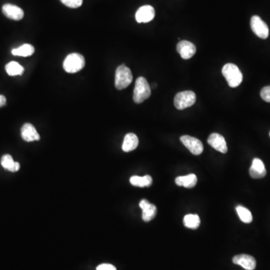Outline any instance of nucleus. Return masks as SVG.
Wrapping results in <instances>:
<instances>
[{
    "label": "nucleus",
    "mask_w": 270,
    "mask_h": 270,
    "mask_svg": "<svg viewBox=\"0 0 270 270\" xmlns=\"http://www.w3.org/2000/svg\"><path fill=\"white\" fill-rule=\"evenodd\" d=\"M222 72L231 87L236 88L241 84L243 74L237 65L232 63L226 64L222 68Z\"/></svg>",
    "instance_id": "obj_1"
},
{
    "label": "nucleus",
    "mask_w": 270,
    "mask_h": 270,
    "mask_svg": "<svg viewBox=\"0 0 270 270\" xmlns=\"http://www.w3.org/2000/svg\"><path fill=\"white\" fill-rule=\"evenodd\" d=\"M151 95V89L147 79L144 77H139L137 79L134 86L133 99L137 104L144 102Z\"/></svg>",
    "instance_id": "obj_2"
},
{
    "label": "nucleus",
    "mask_w": 270,
    "mask_h": 270,
    "mask_svg": "<svg viewBox=\"0 0 270 270\" xmlns=\"http://www.w3.org/2000/svg\"><path fill=\"white\" fill-rule=\"evenodd\" d=\"M85 66V59L77 53H70L63 62V68L66 72L76 73L83 69Z\"/></svg>",
    "instance_id": "obj_3"
},
{
    "label": "nucleus",
    "mask_w": 270,
    "mask_h": 270,
    "mask_svg": "<svg viewBox=\"0 0 270 270\" xmlns=\"http://www.w3.org/2000/svg\"><path fill=\"white\" fill-rule=\"evenodd\" d=\"M133 80L132 73L129 68L125 65H119L116 68L115 74V86L119 90L128 87Z\"/></svg>",
    "instance_id": "obj_4"
},
{
    "label": "nucleus",
    "mask_w": 270,
    "mask_h": 270,
    "mask_svg": "<svg viewBox=\"0 0 270 270\" xmlns=\"http://www.w3.org/2000/svg\"><path fill=\"white\" fill-rule=\"evenodd\" d=\"M196 101V95L192 91L179 92L174 98V105L178 110H184L193 105Z\"/></svg>",
    "instance_id": "obj_5"
},
{
    "label": "nucleus",
    "mask_w": 270,
    "mask_h": 270,
    "mask_svg": "<svg viewBox=\"0 0 270 270\" xmlns=\"http://www.w3.org/2000/svg\"><path fill=\"white\" fill-rule=\"evenodd\" d=\"M251 28H252L254 33L259 38H262V39L268 38L269 33H270L268 26L259 16L255 15L252 17Z\"/></svg>",
    "instance_id": "obj_6"
},
{
    "label": "nucleus",
    "mask_w": 270,
    "mask_h": 270,
    "mask_svg": "<svg viewBox=\"0 0 270 270\" xmlns=\"http://www.w3.org/2000/svg\"><path fill=\"white\" fill-rule=\"evenodd\" d=\"M180 141L186 148L189 149L192 154L195 156H199L204 151L202 142L198 138L189 136V135H184L180 138Z\"/></svg>",
    "instance_id": "obj_7"
},
{
    "label": "nucleus",
    "mask_w": 270,
    "mask_h": 270,
    "mask_svg": "<svg viewBox=\"0 0 270 270\" xmlns=\"http://www.w3.org/2000/svg\"><path fill=\"white\" fill-rule=\"evenodd\" d=\"M156 11L153 6L148 5H144L137 11L135 18L138 23H148L154 19Z\"/></svg>",
    "instance_id": "obj_8"
},
{
    "label": "nucleus",
    "mask_w": 270,
    "mask_h": 270,
    "mask_svg": "<svg viewBox=\"0 0 270 270\" xmlns=\"http://www.w3.org/2000/svg\"><path fill=\"white\" fill-rule=\"evenodd\" d=\"M207 142L213 148L220 153H226L228 152V146L225 138L218 133L210 134Z\"/></svg>",
    "instance_id": "obj_9"
},
{
    "label": "nucleus",
    "mask_w": 270,
    "mask_h": 270,
    "mask_svg": "<svg viewBox=\"0 0 270 270\" xmlns=\"http://www.w3.org/2000/svg\"><path fill=\"white\" fill-rule=\"evenodd\" d=\"M177 50L183 59H189L196 53V47L193 43L189 41H180L177 44Z\"/></svg>",
    "instance_id": "obj_10"
},
{
    "label": "nucleus",
    "mask_w": 270,
    "mask_h": 270,
    "mask_svg": "<svg viewBox=\"0 0 270 270\" xmlns=\"http://www.w3.org/2000/svg\"><path fill=\"white\" fill-rule=\"evenodd\" d=\"M233 263L241 266L246 270H254L256 267V260L249 255H239L234 257Z\"/></svg>",
    "instance_id": "obj_11"
},
{
    "label": "nucleus",
    "mask_w": 270,
    "mask_h": 270,
    "mask_svg": "<svg viewBox=\"0 0 270 270\" xmlns=\"http://www.w3.org/2000/svg\"><path fill=\"white\" fill-rule=\"evenodd\" d=\"M2 12L8 18L14 20H20L24 16L23 9L12 4H5L2 6Z\"/></svg>",
    "instance_id": "obj_12"
},
{
    "label": "nucleus",
    "mask_w": 270,
    "mask_h": 270,
    "mask_svg": "<svg viewBox=\"0 0 270 270\" xmlns=\"http://www.w3.org/2000/svg\"><path fill=\"white\" fill-rule=\"evenodd\" d=\"M139 205L142 209V219L144 222H150L156 217L157 214V208L154 204H150L148 201L144 199L140 202Z\"/></svg>",
    "instance_id": "obj_13"
},
{
    "label": "nucleus",
    "mask_w": 270,
    "mask_h": 270,
    "mask_svg": "<svg viewBox=\"0 0 270 270\" xmlns=\"http://www.w3.org/2000/svg\"><path fill=\"white\" fill-rule=\"evenodd\" d=\"M21 137L26 142L39 141L40 135L35 127L30 123H26L21 128Z\"/></svg>",
    "instance_id": "obj_14"
},
{
    "label": "nucleus",
    "mask_w": 270,
    "mask_h": 270,
    "mask_svg": "<svg viewBox=\"0 0 270 270\" xmlns=\"http://www.w3.org/2000/svg\"><path fill=\"white\" fill-rule=\"evenodd\" d=\"M251 177L254 179L264 178L267 174V170L264 162L259 159H255L252 162V167L249 170Z\"/></svg>",
    "instance_id": "obj_15"
},
{
    "label": "nucleus",
    "mask_w": 270,
    "mask_h": 270,
    "mask_svg": "<svg viewBox=\"0 0 270 270\" xmlns=\"http://www.w3.org/2000/svg\"><path fill=\"white\" fill-rule=\"evenodd\" d=\"M138 144H139V140L136 134L134 133H128L124 138L122 150L125 153L133 151L138 147Z\"/></svg>",
    "instance_id": "obj_16"
},
{
    "label": "nucleus",
    "mask_w": 270,
    "mask_h": 270,
    "mask_svg": "<svg viewBox=\"0 0 270 270\" xmlns=\"http://www.w3.org/2000/svg\"><path fill=\"white\" fill-rule=\"evenodd\" d=\"M176 184L178 186H183L187 189H192L196 186L198 178L195 174H189L183 177H178L176 178Z\"/></svg>",
    "instance_id": "obj_17"
},
{
    "label": "nucleus",
    "mask_w": 270,
    "mask_h": 270,
    "mask_svg": "<svg viewBox=\"0 0 270 270\" xmlns=\"http://www.w3.org/2000/svg\"><path fill=\"white\" fill-rule=\"evenodd\" d=\"M130 183L136 187H150L153 184V178L150 175H146L144 177L134 176L130 179Z\"/></svg>",
    "instance_id": "obj_18"
},
{
    "label": "nucleus",
    "mask_w": 270,
    "mask_h": 270,
    "mask_svg": "<svg viewBox=\"0 0 270 270\" xmlns=\"http://www.w3.org/2000/svg\"><path fill=\"white\" fill-rule=\"evenodd\" d=\"M1 165L5 169L8 170L11 172H17L20 169V164L14 162L10 155H5L1 159Z\"/></svg>",
    "instance_id": "obj_19"
},
{
    "label": "nucleus",
    "mask_w": 270,
    "mask_h": 270,
    "mask_svg": "<svg viewBox=\"0 0 270 270\" xmlns=\"http://www.w3.org/2000/svg\"><path fill=\"white\" fill-rule=\"evenodd\" d=\"M34 52H35V48H34L33 46L29 44H25L20 46V47H17V48L13 49L11 53L14 56L26 57V56H32Z\"/></svg>",
    "instance_id": "obj_20"
},
{
    "label": "nucleus",
    "mask_w": 270,
    "mask_h": 270,
    "mask_svg": "<svg viewBox=\"0 0 270 270\" xmlns=\"http://www.w3.org/2000/svg\"><path fill=\"white\" fill-rule=\"evenodd\" d=\"M183 224L186 228L190 229H197L201 224V219L198 215H186L183 219Z\"/></svg>",
    "instance_id": "obj_21"
},
{
    "label": "nucleus",
    "mask_w": 270,
    "mask_h": 270,
    "mask_svg": "<svg viewBox=\"0 0 270 270\" xmlns=\"http://www.w3.org/2000/svg\"><path fill=\"white\" fill-rule=\"evenodd\" d=\"M5 71L10 76L21 75L24 71V68L18 62H11L5 65Z\"/></svg>",
    "instance_id": "obj_22"
},
{
    "label": "nucleus",
    "mask_w": 270,
    "mask_h": 270,
    "mask_svg": "<svg viewBox=\"0 0 270 270\" xmlns=\"http://www.w3.org/2000/svg\"><path fill=\"white\" fill-rule=\"evenodd\" d=\"M237 210V214H238L239 217L241 219L242 222L244 223L249 224L253 220V217H252V213L249 211L246 207H242V206H238L236 208Z\"/></svg>",
    "instance_id": "obj_23"
},
{
    "label": "nucleus",
    "mask_w": 270,
    "mask_h": 270,
    "mask_svg": "<svg viewBox=\"0 0 270 270\" xmlns=\"http://www.w3.org/2000/svg\"><path fill=\"white\" fill-rule=\"evenodd\" d=\"M62 4L68 8H77L81 6L83 0H60Z\"/></svg>",
    "instance_id": "obj_24"
},
{
    "label": "nucleus",
    "mask_w": 270,
    "mask_h": 270,
    "mask_svg": "<svg viewBox=\"0 0 270 270\" xmlns=\"http://www.w3.org/2000/svg\"><path fill=\"white\" fill-rule=\"evenodd\" d=\"M261 96L263 100L270 103V86H265L261 89Z\"/></svg>",
    "instance_id": "obj_25"
},
{
    "label": "nucleus",
    "mask_w": 270,
    "mask_h": 270,
    "mask_svg": "<svg viewBox=\"0 0 270 270\" xmlns=\"http://www.w3.org/2000/svg\"><path fill=\"white\" fill-rule=\"evenodd\" d=\"M96 270H116V268L111 264H103L98 266Z\"/></svg>",
    "instance_id": "obj_26"
},
{
    "label": "nucleus",
    "mask_w": 270,
    "mask_h": 270,
    "mask_svg": "<svg viewBox=\"0 0 270 270\" xmlns=\"http://www.w3.org/2000/svg\"><path fill=\"white\" fill-rule=\"evenodd\" d=\"M6 104V98L4 95H0V107H3Z\"/></svg>",
    "instance_id": "obj_27"
},
{
    "label": "nucleus",
    "mask_w": 270,
    "mask_h": 270,
    "mask_svg": "<svg viewBox=\"0 0 270 270\" xmlns=\"http://www.w3.org/2000/svg\"></svg>",
    "instance_id": "obj_28"
}]
</instances>
